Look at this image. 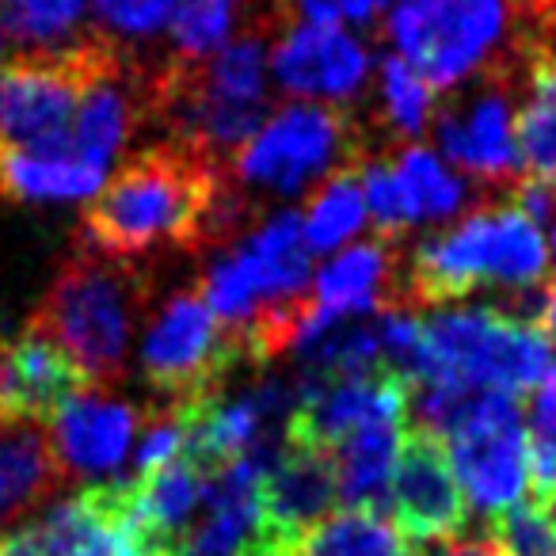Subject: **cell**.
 <instances>
[{
    "label": "cell",
    "instance_id": "obj_1",
    "mask_svg": "<svg viewBox=\"0 0 556 556\" xmlns=\"http://www.w3.org/2000/svg\"><path fill=\"white\" fill-rule=\"evenodd\" d=\"M248 202L225 179V168L176 141L134 153L80 214V248L115 260H138L156 248H199L237 237Z\"/></svg>",
    "mask_w": 556,
    "mask_h": 556
},
{
    "label": "cell",
    "instance_id": "obj_2",
    "mask_svg": "<svg viewBox=\"0 0 556 556\" xmlns=\"http://www.w3.org/2000/svg\"><path fill=\"white\" fill-rule=\"evenodd\" d=\"M153 278L130 260L77 248L58 270L27 328L54 340L85 370L92 389L108 393L126 381L138 317L149 309Z\"/></svg>",
    "mask_w": 556,
    "mask_h": 556
},
{
    "label": "cell",
    "instance_id": "obj_3",
    "mask_svg": "<svg viewBox=\"0 0 556 556\" xmlns=\"http://www.w3.org/2000/svg\"><path fill=\"white\" fill-rule=\"evenodd\" d=\"M548 278V248L538 225L507 199L488 202L408 255L404 309L446 305L480 287L541 294Z\"/></svg>",
    "mask_w": 556,
    "mask_h": 556
},
{
    "label": "cell",
    "instance_id": "obj_4",
    "mask_svg": "<svg viewBox=\"0 0 556 556\" xmlns=\"http://www.w3.org/2000/svg\"><path fill=\"white\" fill-rule=\"evenodd\" d=\"M386 31L431 92L515 73L530 58L526 0H393Z\"/></svg>",
    "mask_w": 556,
    "mask_h": 556
},
{
    "label": "cell",
    "instance_id": "obj_5",
    "mask_svg": "<svg viewBox=\"0 0 556 556\" xmlns=\"http://www.w3.org/2000/svg\"><path fill=\"white\" fill-rule=\"evenodd\" d=\"M363 164L366 130L355 111L294 100L263 118L252 141L225 164V179L244 202L248 194L290 199L336 172Z\"/></svg>",
    "mask_w": 556,
    "mask_h": 556
},
{
    "label": "cell",
    "instance_id": "obj_6",
    "mask_svg": "<svg viewBox=\"0 0 556 556\" xmlns=\"http://www.w3.org/2000/svg\"><path fill=\"white\" fill-rule=\"evenodd\" d=\"M553 332L500 305L442 309L424 320L416 386H465L522 396L545 378Z\"/></svg>",
    "mask_w": 556,
    "mask_h": 556
},
{
    "label": "cell",
    "instance_id": "obj_7",
    "mask_svg": "<svg viewBox=\"0 0 556 556\" xmlns=\"http://www.w3.org/2000/svg\"><path fill=\"white\" fill-rule=\"evenodd\" d=\"M118 54L126 50L92 31L65 50L16 54L0 65V153L65 149L80 96Z\"/></svg>",
    "mask_w": 556,
    "mask_h": 556
},
{
    "label": "cell",
    "instance_id": "obj_8",
    "mask_svg": "<svg viewBox=\"0 0 556 556\" xmlns=\"http://www.w3.org/2000/svg\"><path fill=\"white\" fill-rule=\"evenodd\" d=\"M240 366H248L244 340L217 325L199 287L176 290L141 340V378L161 396V408L191 412L214 401Z\"/></svg>",
    "mask_w": 556,
    "mask_h": 556
},
{
    "label": "cell",
    "instance_id": "obj_9",
    "mask_svg": "<svg viewBox=\"0 0 556 556\" xmlns=\"http://www.w3.org/2000/svg\"><path fill=\"white\" fill-rule=\"evenodd\" d=\"M313 255L302 237V214H267L232 252L202 270V302L229 332H244L255 317L309 294Z\"/></svg>",
    "mask_w": 556,
    "mask_h": 556
},
{
    "label": "cell",
    "instance_id": "obj_10",
    "mask_svg": "<svg viewBox=\"0 0 556 556\" xmlns=\"http://www.w3.org/2000/svg\"><path fill=\"white\" fill-rule=\"evenodd\" d=\"M446 439L450 469L472 507L495 518L500 510L522 503L530 454H526V419L518 396L472 389Z\"/></svg>",
    "mask_w": 556,
    "mask_h": 556
},
{
    "label": "cell",
    "instance_id": "obj_11",
    "mask_svg": "<svg viewBox=\"0 0 556 556\" xmlns=\"http://www.w3.org/2000/svg\"><path fill=\"white\" fill-rule=\"evenodd\" d=\"M522 70L477 77V92L442 108L439 118H434L439 149L465 176L477 179L480 191L495 187V191L510 194L518 184V172H522L515 149V103H510Z\"/></svg>",
    "mask_w": 556,
    "mask_h": 556
},
{
    "label": "cell",
    "instance_id": "obj_12",
    "mask_svg": "<svg viewBox=\"0 0 556 556\" xmlns=\"http://www.w3.org/2000/svg\"><path fill=\"white\" fill-rule=\"evenodd\" d=\"M386 515L401 526L412 545H434L465 533L469 500L450 469V454L439 434L408 427L393 480H389Z\"/></svg>",
    "mask_w": 556,
    "mask_h": 556
},
{
    "label": "cell",
    "instance_id": "obj_13",
    "mask_svg": "<svg viewBox=\"0 0 556 556\" xmlns=\"http://www.w3.org/2000/svg\"><path fill=\"white\" fill-rule=\"evenodd\" d=\"M336 503H340V484H336L332 454L282 439L260 484L263 548L294 556L298 545L328 518V510H336Z\"/></svg>",
    "mask_w": 556,
    "mask_h": 556
},
{
    "label": "cell",
    "instance_id": "obj_14",
    "mask_svg": "<svg viewBox=\"0 0 556 556\" xmlns=\"http://www.w3.org/2000/svg\"><path fill=\"white\" fill-rule=\"evenodd\" d=\"M146 416L149 412H141L138 404L108 396L103 389L73 396L47 424L65 484H88V480L103 484V477L123 469L146 427Z\"/></svg>",
    "mask_w": 556,
    "mask_h": 556
},
{
    "label": "cell",
    "instance_id": "obj_15",
    "mask_svg": "<svg viewBox=\"0 0 556 556\" xmlns=\"http://www.w3.org/2000/svg\"><path fill=\"white\" fill-rule=\"evenodd\" d=\"M270 73L294 100H320L332 108H355L370 80V54L343 27H287L270 50Z\"/></svg>",
    "mask_w": 556,
    "mask_h": 556
},
{
    "label": "cell",
    "instance_id": "obj_16",
    "mask_svg": "<svg viewBox=\"0 0 556 556\" xmlns=\"http://www.w3.org/2000/svg\"><path fill=\"white\" fill-rule=\"evenodd\" d=\"M92 381L54 340L24 328L0 340V419L50 424L73 396L88 393Z\"/></svg>",
    "mask_w": 556,
    "mask_h": 556
},
{
    "label": "cell",
    "instance_id": "obj_17",
    "mask_svg": "<svg viewBox=\"0 0 556 556\" xmlns=\"http://www.w3.org/2000/svg\"><path fill=\"white\" fill-rule=\"evenodd\" d=\"M309 298L328 317L404 309V260L389 240H363L317 270Z\"/></svg>",
    "mask_w": 556,
    "mask_h": 556
},
{
    "label": "cell",
    "instance_id": "obj_18",
    "mask_svg": "<svg viewBox=\"0 0 556 556\" xmlns=\"http://www.w3.org/2000/svg\"><path fill=\"white\" fill-rule=\"evenodd\" d=\"M62 488L65 477L50 446V427L0 419V533L16 530L24 515L50 507Z\"/></svg>",
    "mask_w": 556,
    "mask_h": 556
},
{
    "label": "cell",
    "instance_id": "obj_19",
    "mask_svg": "<svg viewBox=\"0 0 556 556\" xmlns=\"http://www.w3.org/2000/svg\"><path fill=\"white\" fill-rule=\"evenodd\" d=\"M408 419H374L332 450L340 503L348 510H386L389 480L401 457Z\"/></svg>",
    "mask_w": 556,
    "mask_h": 556
},
{
    "label": "cell",
    "instance_id": "obj_20",
    "mask_svg": "<svg viewBox=\"0 0 556 556\" xmlns=\"http://www.w3.org/2000/svg\"><path fill=\"white\" fill-rule=\"evenodd\" d=\"M526 96L515 111V149L526 179L556 184V62L530 54L522 73Z\"/></svg>",
    "mask_w": 556,
    "mask_h": 556
},
{
    "label": "cell",
    "instance_id": "obj_21",
    "mask_svg": "<svg viewBox=\"0 0 556 556\" xmlns=\"http://www.w3.org/2000/svg\"><path fill=\"white\" fill-rule=\"evenodd\" d=\"M419 548L401 533L386 510H336L294 556H416Z\"/></svg>",
    "mask_w": 556,
    "mask_h": 556
},
{
    "label": "cell",
    "instance_id": "obj_22",
    "mask_svg": "<svg viewBox=\"0 0 556 556\" xmlns=\"http://www.w3.org/2000/svg\"><path fill=\"white\" fill-rule=\"evenodd\" d=\"M396 187H401L404 210L408 222H442L454 217L465 206V179H457L454 172H446V164L439 161V153L427 146H408L393 164Z\"/></svg>",
    "mask_w": 556,
    "mask_h": 556
},
{
    "label": "cell",
    "instance_id": "obj_23",
    "mask_svg": "<svg viewBox=\"0 0 556 556\" xmlns=\"http://www.w3.org/2000/svg\"><path fill=\"white\" fill-rule=\"evenodd\" d=\"M358 172L363 168L336 172V176H328L309 194V206L302 214V237L309 255L336 252L343 240H351L363 229L366 202H363V187H358Z\"/></svg>",
    "mask_w": 556,
    "mask_h": 556
},
{
    "label": "cell",
    "instance_id": "obj_24",
    "mask_svg": "<svg viewBox=\"0 0 556 556\" xmlns=\"http://www.w3.org/2000/svg\"><path fill=\"white\" fill-rule=\"evenodd\" d=\"M88 0H0V31L20 54H50L80 39L77 24Z\"/></svg>",
    "mask_w": 556,
    "mask_h": 556
},
{
    "label": "cell",
    "instance_id": "obj_25",
    "mask_svg": "<svg viewBox=\"0 0 556 556\" xmlns=\"http://www.w3.org/2000/svg\"><path fill=\"white\" fill-rule=\"evenodd\" d=\"M378 85H381V126L393 138H416V134H424L434 103L431 85L419 80L396 54H386L378 62Z\"/></svg>",
    "mask_w": 556,
    "mask_h": 556
},
{
    "label": "cell",
    "instance_id": "obj_26",
    "mask_svg": "<svg viewBox=\"0 0 556 556\" xmlns=\"http://www.w3.org/2000/svg\"><path fill=\"white\" fill-rule=\"evenodd\" d=\"M179 9V0H92L96 12V35L115 42L118 50L134 54V47L168 27L172 12ZM138 58V54H134Z\"/></svg>",
    "mask_w": 556,
    "mask_h": 556
},
{
    "label": "cell",
    "instance_id": "obj_27",
    "mask_svg": "<svg viewBox=\"0 0 556 556\" xmlns=\"http://www.w3.org/2000/svg\"><path fill=\"white\" fill-rule=\"evenodd\" d=\"M358 187H363V194H366L363 202L374 217L378 240L393 244L396 237H404V232L412 229L401 187H396V176H393V161H366L363 172H358Z\"/></svg>",
    "mask_w": 556,
    "mask_h": 556
},
{
    "label": "cell",
    "instance_id": "obj_28",
    "mask_svg": "<svg viewBox=\"0 0 556 556\" xmlns=\"http://www.w3.org/2000/svg\"><path fill=\"white\" fill-rule=\"evenodd\" d=\"M386 0H287L290 20L302 16V24L313 27H343V24H370Z\"/></svg>",
    "mask_w": 556,
    "mask_h": 556
},
{
    "label": "cell",
    "instance_id": "obj_29",
    "mask_svg": "<svg viewBox=\"0 0 556 556\" xmlns=\"http://www.w3.org/2000/svg\"><path fill=\"white\" fill-rule=\"evenodd\" d=\"M526 454H530V484L541 503L556 495V427H533L526 434Z\"/></svg>",
    "mask_w": 556,
    "mask_h": 556
},
{
    "label": "cell",
    "instance_id": "obj_30",
    "mask_svg": "<svg viewBox=\"0 0 556 556\" xmlns=\"http://www.w3.org/2000/svg\"><path fill=\"white\" fill-rule=\"evenodd\" d=\"M73 556H138V548H134L123 522H103Z\"/></svg>",
    "mask_w": 556,
    "mask_h": 556
},
{
    "label": "cell",
    "instance_id": "obj_31",
    "mask_svg": "<svg viewBox=\"0 0 556 556\" xmlns=\"http://www.w3.org/2000/svg\"><path fill=\"white\" fill-rule=\"evenodd\" d=\"M530 54L556 62V0H541L530 12Z\"/></svg>",
    "mask_w": 556,
    "mask_h": 556
},
{
    "label": "cell",
    "instance_id": "obj_32",
    "mask_svg": "<svg viewBox=\"0 0 556 556\" xmlns=\"http://www.w3.org/2000/svg\"><path fill=\"white\" fill-rule=\"evenodd\" d=\"M416 556H500V548L488 533H457L450 541H434Z\"/></svg>",
    "mask_w": 556,
    "mask_h": 556
},
{
    "label": "cell",
    "instance_id": "obj_33",
    "mask_svg": "<svg viewBox=\"0 0 556 556\" xmlns=\"http://www.w3.org/2000/svg\"><path fill=\"white\" fill-rule=\"evenodd\" d=\"M533 427H556V358H548L545 378L538 381V396H533Z\"/></svg>",
    "mask_w": 556,
    "mask_h": 556
},
{
    "label": "cell",
    "instance_id": "obj_34",
    "mask_svg": "<svg viewBox=\"0 0 556 556\" xmlns=\"http://www.w3.org/2000/svg\"><path fill=\"white\" fill-rule=\"evenodd\" d=\"M541 325L556 332V275L545 282V302H541Z\"/></svg>",
    "mask_w": 556,
    "mask_h": 556
},
{
    "label": "cell",
    "instance_id": "obj_35",
    "mask_svg": "<svg viewBox=\"0 0 556 556\" xmlns=\"http://www.w3.org/2000/svg\"><path fill=\"white\" fill-rule=\"evenodd\" d=\"M541 510H545V515H548V522L556 526V495H553V500H545V503H541Z\"/></svg>",
    "mask_w": 556,
    "mask_h": 556
},
{
    "label": "cell",
    "instance_id": "obj_36",
    "mask_svg": "<svg viewBox=\"0 0 556 556\" xmlns=\"http://www.w3.org/2000/svg\"><path fill=\"white\" fill-rule=\"evenodd\" d=\"M553 248H556V232H553Z\"/></svg>",
    "mask_w": 556,
    "mask_h": 556
}]
</instances>
